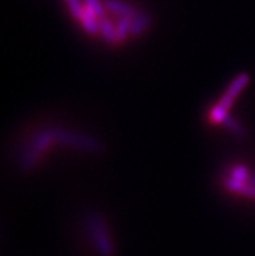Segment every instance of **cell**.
I'll return each mask as SVG.
<instances>
[{"label":"cell","mask_w":255,"mask_h":256,"mask_svg":"<svg viewBox=\"0 0 255 256\" xmlns=\"http://www.w3.org/2000/svg\"><path fill=\"white\" fill-rule=\"evenodd\" d=\"M56 146L69 147L84 152H95L99 150V143L91 136L64 128H45L26 142V146L20 152V164L24 169H33Z\"/></svg>","instance_id":"6da1fadb"},{"label":"cell","mask_w":255,"mask_h":256,"mask_svg":"<svg viewBox=\"0 0 255 256\" xmlns=\"http://www.w3.org/2000/svg\"><path fill=\"white\" fill-rule=\"evenodd\" d=\"M247 84H249V76L246 74H241L236 80H233L228 88L224 91L219 102L208 110V122L212 125H223L230 117L229 110L239 94L242 92L243 88L247 86Z\"/></svg>","instance_id":"7a4b0ae2"},{"label":"cell","mask_w":255,"mask_h":256,"mask_svg":"<svg viewBox=\"0 0 255 256\" xmlns=\"http://www.w3.org/2000/svg\"><path fill=\"white\" fill-rule=\"evenodd\" d=\"M86 229L98 254L100 256H112L115 248L106 221L98 214H91L86 221Z\"/></svg>","instance_id":"3957f363"},{"label":"cell","mask_w":255,"mask_h":256,"mask_svg":"<svg viewBox=\"0 0 255 256\" xmlns=\"http://www.w3.org/2000/svg\"><path fill=\"white\" fill-rule=\"evenodd\" d=\"M104 4L107 10H110L117 17H136L139 13L134 6L121 0H104Z\"/></svg>","instance_id":"277c9868"},{"label":"cell","mask_w":255,"mask_h":256,"mask_svg":"<svg viewBox=\"0 0 255 256\" xmlns=\"http://www.w3.org/2000/svg\"><path fill=\"white\" fill-rule=\"evenodd\" d=\"M84 6L98 20L103 18L106 16V4L102 3L100 0H84Z\"/></svg>","instance_id":"5b68a950"},{"label":"cell","mask_w":255,"mask_h":256,"mask_svg":"<svg viewBox=\"0 0 255 256\" xmlns=\"http://www.w3.org/2000/svg\"><path fill=\"white\" fill-rule=\"evenodd\" d=\"M65 3L68 6V10L72 16L76 20L80 18L82 10H84V4H82L81 0H65Z\"/></svg>","instance_id":"8992f818"}]
</instances>
